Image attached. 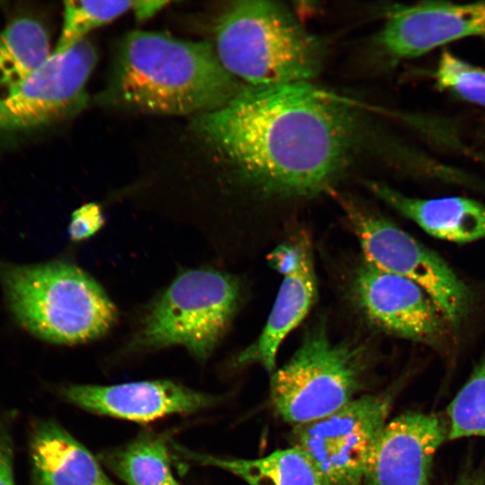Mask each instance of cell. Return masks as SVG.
Listing matches in <instances>:
<instances>
[{
  "instance_id": "1",
  "label": "cell",
  "mask_w": 485,
  "mask_h": 485,
  "mask_svg": "<svg viewBox=\"0 0 485 485\" xmlns=\"http://www.w3.org/2000/svg\"><path fill=\"white\" fill-rule=\"evenodd\" d=\"M190 119L207 147L269 196L327 190L350 163L357 142L348 105L310 83L245 85L221 108Z\"/></svg>"
},
{
  "instance_id": "2",
  "label": "cell",
  "mask_w": 485,
  "mask_h": 485,
  "mask_svg": "<svg viewBox=\"0 0 485 485\" xmlns=\"http://www.w3.org/2000/svg\"><path fill=\"white\" fill-rule=\"evenodd\" d=\"M245 85L224 67L213 44L137 31L119 42L101 101L192 118L221 108Z\"/></svg>"
},
{
  "instance_id": "3",
  "label": "cell",
  "mask_w": 485,
  "mask_h": 485,
  "mask_svg": "<svg viewBox=\"0 0 485 485\" xmlns=\"http://www.w3.org/2000/svg\"><path fill=\"white\" fill-rule=\"evenodd\" d=\"M214 35L224 67L249 86L309 83L322 65L318 39L277 2L231 3L218 17Z\"/></svg>"
},
{
  "instance_id": "4",
  "label": "cell",
  "mask_w": 485,
  "mask_h": 485,
  "mask_svg": "<svg viewBox=\"0 0 485 485\" xmlns=\"http://www.w3.org/2000/svg\"><path fill=\"white\" fill-rule=\"evenodd\" d=\"M11 310L25 329L45 340L79 344L105 335L118 311L101 286L65 261L0 267Z\"/></svg>"
},
{
  "instance_id": "5",
  "label": "cell",
  "mask_w": 485,
  "mask_h": 485,
  "mask_svg": "<svg viewBox=\"0 0 485 485\" xmlns=\"http://www.w3.org/2000/svg\"><path fill=\"white\" fill-rule=\"evenodd\" d=\"M242 297L240 280L210 268L184 269L147 305L127 348L181 346L207 360L225 334Z\"/></svg>"
},
{
  "instance_id": "6",
  "label": "cell",
  "mask_w": 485,
  "mask_h": 485,
  "mask_svg": "<svg viewBox=\"0 0 485 485\" xmlns=\"http://www.w3.org/2000/svg\"><path fill=\"white\" fill-rule=\"evenodd\" d=\"M368 366L363 347L334 343L317 326L305 335L292 357L272 374L271 405L278 417L295 426L321 419L357 398Z\"/></svg>"
},
{
  "instance_id": "7",
  "label": "cell",
  "mask_w": 485,
  "mask_h": 485,
  "mask_svg": "<svg viewBox=\"0 0 485 485\" xmlns=\"http://www.w3.org/2000/svg\"><path fill=\"white\" fill-rule=\"evenodd\" d=\"M391 404L390 395L365 394L330 416L295 427L294 445L310 458L322 485H364Z\"/></svg>"
},
{
  "instance_id": "8",
  "label": "cell",
  "mask_w": 485,
  "mask_h": 485,
  "mask_svg": "<svg viewBox=\"0 0 485 485\" xmlns=\"http://www.w3.org/2000/svg\"><path fill=\"white\" fill-rule=\"evenodd\" d=\"M341 206L366 261L422 287L448 323L456 325L462 320L469 293L442 258L388 220L348 200H341Z\"/></svg>"
},
{
  "instance_id": "9",
  "label": "cell",
  "mask_w": 485,
  "mask_h": 485,
  "mask_svg": "<svg viewBox=\"0 0 485 485\" xmlns=\"http://www.w3.org/2000/svg\"><path fill=\"white\" fill-rule=\"evenodd\" d=\"M97 54L88 39L53 52L24 80L0 86V133H25L75 114L86 102V84Z\"/></svg>"
},
{
  "instance_id": "10",
  "label": "cell",
  "mask_w": 485,
  "mask_h": 485,
  "mask_svg": "<svg viewBox=\"0 0 485 485\" xmlns=\"http://www.w3.org/2000/svg\"><path fill=\"white\" fill-rule=\"evenodd\" d=\"M363 314L376 327L404 339L436 345L447 320L431 295L416 282L364 260L351 284Z\"/></svg>"
},
{
  "instance_id": "11",
  "label": "cell",
  "mask_w": 485,
  "mask_h": 485,
  "mask_svg": "<svg viewBox=\"0 0 485 485\" xmlns=\"http://www.w3.org/2000/svg\"><path fill=\"white\" fill-rule=\"evenodd\" d=\"M467 37H485V1L423 2L394 7L376 43L390 57L405 59Z\"/></svg>"
},
{
  "instance_id": "12",
  "label": "cell",
  "mask_w": 485,
  "mask_h": 485,
  "mask_svg": "<svg viewBox=\"0 0 485 485\" xmlns=\"http://www.w3.org/2000/svg\"><path fill=\"white\" fill-rule=\"evenodd\" d=\"M446 437L448 428L435 414L409 411L387 421L364 485H429L435 454Z\"/></svg>"
},
{
  "instance_id": "13",
  "label": "cell",
  "mask_w": 485,
  "mask_h": 485,
  "mask_svg": "<svg viewBox=\"0 0 485 485\" xmlns=\"http://www.w3.org/2000/svg\"><path fill=\"white\" fill-rule=\"evenodd\" d=\"M269 260L283 275V280L263 331L239 353L235 366L256 363L273 374L282 341L303 321L314 302L316 279L306 238L278 246Z\"/></svg>"
},
{
  "instance_id": "14",
  "label": "cell",
  "mask_w": 485,
  "mask_h": 485,
  "mask_svg": "<svg viewBox=\"0 0 485 485\" xmlns=\"http://www.w3.org/2000/svg\"><path fill=\"white\" fill-rule=\"evenodd\" d=\"M63 396L75 406L135 422H149L173 414H190L217 401L207 394L171 380H152L112 385L72 384Z\"/></svg>"
},
{
  "instance_id": "15",
  "label": "cell",
  "mask_w": 485,
  "mask_h": 485,
  "mask_svg": "<svg viewBox=\"0 0 485 485\" xmlns=\"http://www.w3.org/2000/svg\"><path fill=\"white\" fill-rule=\"evenodd\" d=\"M31 455L35 485H116L93 454L54 421L36 426Z\"/></svg>"
},
{
  "instance_id": "16",
  "label": "cell",
  "mask_w": 485,
  "mask_h": 485,
  "mask_svg": "<svg viewBox=\"0 0 485 485\" xmlns=\"http://www.w3.org/2000/svg\"><path fill=\"white\" fill-rule=\"evenodd\" d=\"M368 187L380 199L436 238L469 242L485 237V207L473 199H424L405 196L379 182H369Z\"/></svg>"
},
{
  "instance_id": "17",
  "label": "cell",
  "mask_w": 485,
  "mask_h": 485,
  "mask_svg": "<svg viewBox=\"0 0 485 485\" xmlns=\"http://www.w3.org/2000/svg\"><path fill=\"white\" fill-rule=\"evenodd\" d=\"M188 458L223 469L248 485H322L317 470L299 447L278 449L257 459L222 458L184 452Z\"/></svg>"
},
{
  "instance_id": "18",
  "label": "cell",
  "mask_w": 485,
  "mask_h": 485,
  "mask_svg": "<svg viewBox=\"0 0 485 485\" xmlns=\"http://www.w3.org/2000/svg\"><path fill=\"white\" fill-rule=\"evenodd\" d=\"M51 55L48 34L40 22L14 19L0 31V86L24 80Z\"/></svg>"
},
{
  "instance_id": "19",
  "label": "cell",
  "mask_w": 485,
  "mask_h": 485,
  "mask_svg": "<svg viewBox=\"0 0 485 485\" xmlns=\"http://www.w3.org/2000/svg\"><path fill=\"white\" fill-rule=\"evenodd\" d=\"M104 464L128 485H179L162 437L142 434L128 445L101 455Z\"/></svg>"
},
{
  "instance_id": "20",
  "label": "cell",
  "mask_w": 485,
  "mask_h": 485,
  "mask_svg": "<svg viewBox=\"0 0 485 485\" xmlns=\"http://www.w3.org/2000/svg\"><path fill=\"white\" fill-rule=\"evenodd\" d=\"M134 1H66L61 33L55 53L66 51L86 39L93 30L102 26L128 10Z\"/></svg>"
},
{
  "instance_id": "21",
  "label": "cell",
  "mask_w": 485,
  "mask_h": 485,
  "mask_svg": "<svg viewBox=\"0 0 485 485\" xmlns=\"http://www.w3.org/2000/svg\"><path fill=\"white\" fill-rule=\"evenodd\" d=\"M448 438L485 437V357L450 403Z\"/></svg>"
},
{
  "instance_id": "22",
  "label": "cell",
  "mask_w": 485,
  "mask_h": 485,
  "mask_svg": "<svg viewBox=\"0 0 485 485\" xmlns=\"http://www.w3.org/2000/svg\"><path fill=\"white\" fill-rule=\"evenodd\" d=\"M437 86L463 100L485 107V68L473 66L444 51L435 69Z\"/></svg>"
},
{
  "instance_id": "23",
  "label": "cell",
  "mask_w": 485,
  "mask_h": 485,
  "mask_svg": "<svg viewBox=\"0 0 485 485\" xmlns=\"http://www.w3.org/2000/svg\"><path fill=\"white\" fill-rule=\"evenodd\" d=\"M104 225L100 206L87 203L75 209L68 226V234L75 242L84 241L95 234Z\"/></svg>"
},
{
  "instance_id": "24",
  "label": "cell",
  "mask_w": 485,
  "mask_h": 485,
  "mask_svg": "<svg viewBox=\"0 0 485 485\" xmlns=\"http://www.w3.org/2000/svg\"><path fill=\"white\" fill-rule=\"evenodd\" d=\"M0 485H14L13 445L8 427L0 421Z\"/></svg>"
},
{
  "instance_id": "25",
  "label": "cell",
  "mask_w": 485,
  "mask_h": 485,
  "mask_svg": "<svg viewBox=\"0 0 485 485\" xmlns=\"http://www.w3.org/2000/svg\"><path fill=\"white\" fill-rule=\"evenodd\" d=\"M168 2L166 1H134L132 10L138 20H146L154 15Z\"/></svg>"
},
{
  "instance_id": "26",
  "label": "cell",
  "mask_w": 485,
  "mask_h": 485,
  "mask_svg": "<svg viewBox=\"0 0 485 485\" xmlns=\"http://www.w3.org/2000/svg\"><path fill=\"white\" fill-rule=\"evenodd\" d=\"M485 472L482 470H469L461 474L454 485H484Z\"/></svg>"
}]
</instances>
